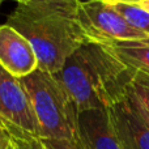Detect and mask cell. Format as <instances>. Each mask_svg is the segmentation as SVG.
Listing matches in <instances>:
<instances>
[{
    "mask_svg": "<svg viewBox=\"0 0 149 149\" xmlns=\"http://www.w3.org/2000/svg\"><path fill=\"white\" fill-rule=\"evenodd\" d=\"M135 72L107 46L85 42L55 76L82 113L110 107L127 93Z\"/></svg>",
    "mask_w": 149,
    "mask_h": 149,
    "instance_id": "cell-1",
    "label": "cell"
},
{
    "mask_svg": "<svg viewBox=\"0 0 149 149\" xmlns=\"http://www.w3.org/2000/svg\"><path fill=\"white\" fill-rule=\"evenodd\" d=\"M0 149H13L12 136L1 127H0Z\"/></svg>",
    "mask_w": 149,
    "mask_h": 149,
    "instance_id": "cell-15",
    "label": "cell"
},
{
    "mask_svg": "<svg viewBox=\"0 0 149 149\" xmlns=\"http://www.w3.org/2000/svg\"><path fill=\"white\" fill-rule=\"evenodd\" d=\"M127 93L149 120V74L136 71Z\"/></svg>",
    "mask_w": 149,
    "mask_h": 149,
    "instance_id": "cell-11",
    "label": "cell"
},
{
    "mask_svg": "<svg viewBox=\"0 0 149 149\" xmlns=\"http://www.w3.org/2000/svg\"><path fill=\"white\" fill-rule=\"evenodd\" d=\"M0 118L12 136L39 137L38 124L28 94L18 79L0 65Z\"/></svg>",
    "mask_w": 149,
    "mask_h": 149,
    "instance_id": "cell-5",
    "label": "cell"
},
{
    "mask_svg": "<svg viewBox=\"0 0 149 149\" xmlns=\"http://www.w3.org/2000/svg\"><path fill=\"white\" fill-rule=\"evenodd\" d=\"M107 47L130 68L149 74V37L116 42Z\"/></svg>",
    "mask_w": 149,
    "mask_h": 149,
    "instance_id": "cell-9",
    "label": "cell"
},
{
    "mask_svg": "<svg viewBox=\"0 0 149 149\" xmlns=\"http://www.w3.org/2000/svg\"><path fill=\"white\" fill-rule=\"evenodd\" d=\"M17 4H31V3H58V4H71V5H79L81 1L85 0H12Z\"/></svg>",
    "mask_w": 149,
    "mask_h": 149,
    "instance_id": "cell-14",
    "label": "cell"
},
{
    "mask_svg": "<svg viewBox=\"0 0 149 149\" xmlns=\"http://www.w3.org/2000/svg\"><path fill=\"white\" fill-rule=\"evenodd\" d=\"M141 7H144L145 9H148V10H149V0H148V1H145L144 4H141Z\"/></svg>",
    "mask_w": 149,
    "mask_h": 149,
    "instance_id": "cell-18",
    "label": "cell"
},
{
    "mask_svg": "<svg viewBox=\"0 0 149 149\" xmlns=\"http://www.w3.org/2000/svg\"><path fill=\"white\" fill-rule=\"evenodd\" d=\"M42 140H77V111L67 89L55 74L37 70L20 79Z\"/></svg>",
    "mask_w": 149,
    "mask_h": 149,
    "instance_id": "cell-3",
    "label": "cell"
},
{
    "mask_svg": "<svg viewBox=\"0 0 149 149\" xmlns=\"http://www.w3.org/2000/svg\"><path fill=\"white\" fill-rule=\"evenodd\" d=\"M3 1H4V0H0V7H1V4H3Z\"/></svg>",
    "mask_w": 149,
    "mask_h": 149,
    "instance_id": "cell-19",
    "label": "cell"
},
{
    "mask_svg": "<svg viewBox=\"0 0 149 149\" xmlns=\"http://www.w3.org/2000/svg\"><path fill=\"white\" fill-rule=\"evenodd\" d=\"M46 149H84L77 140H42Z\"/></svg>",
    "mask_w": 149,
    "mask_h": 149,
    "instance_id": "cell-13",
    "label": "cell"
},
{
    "mask_svg": "<svg viewBox=\"0 0 149 149\" xmlns=\"http://www.w3.org/2000/svg\"><path fill=\"white\" fill-rule=\"evenodd\" d=\"M123 149H149V120L128 93L106 109Z\"/></svg>",
    "mask_w": 149,
    "mask_h": 149,
    "instance_id": "cell-6",
    "label": "cell"
},
{
    "mask_svg": "<svg viewBox=\"0 0 149 149\" xmlns=\"http://www.w3.org/2000/svg\"><path fill=\"white\" fill-rule=\"evenodd\" d=\"M76 8L58 3L17 4L5 24L28 39L39 70L56 74L68 58L88 42L76 21Z\"/></svg>",
    "mask_w": 149,
    "mask_h": 149,
    "instance_id": "cell-2",
    "label": "cell"
},
{
    "mask_svg": "<svg viewBox=\"0 0 149 149\" xmlns=\"http://www.w3.org/2000/svg\"><path fill=\"white\" fill-rule=\"evenodd\" d=\"M76 21L88 42L113 45L122 41L148 38L134 29L106 0H85L76 8Z\"/></svg>",
    "mask_w": 149,
    "mask_h": 149,
    "instance_id": "cell-4",
    "label": "cell"
},
{
    "mask_svg": "<svg viewBox=\"0 0 149 149\" xmlns=\"http://www.w3.org/2000/svg\"><path fill=\"white\" fill-rule=\"evenodd\" d=\"M0 65L16 79L38 70V60L28 39L12 26L0 25Z\"/></svg>",
    "mask_w": 149,
    "mask_h": 149,
    "instance_id": "cell-7",
    "label": "cell"
},
{
    "mask_svg": "<svg viewBox=\"0 0 149 149\" xmlns=\"http://www.w3.org/2000/svg\"><path fill=\"white\" fill-rule=\"evenodd\" d=\"M0 127H1V128H4V130H5V131H7V132H8V127H7V124H5V122H4V120H3V119H1V118H0Z\"/></svg>",
    "mask_w": 149,
    "mask_h": 149,
    "instance_id": "cell-17",
    "label": "cell"
},
{
    "mask_svg": "<svg viewBox=\"0 0 149 149\" xmlns=\"http://www.w3.org/2000/svg\"><path fill=\"white\" fill-rule=\"evenodd\" d=\"M12 143H13V149H46L39 137L12 136Z\"/></svg>",
    "mask_w": 149,
    "mask_h": 149,
    "instance_id": "cell-12",
    "label": "cell"
},
{
    "mask_svg": "<svg viewBox=\"0 0 149 149\" xmlns=\"http://www.w3.org/2000/svg\"><path fill=\"white\" fill-rule=\"evenodd\" d=\"M107 1V0H106ZM134 29L149 37V10L141 5L107 1Z\"/></svg>",
    "mask_w": 149,
    "mask_h": 149,
    "instance_id": "cell-10",
    "label": "cell"
},
{
    "mask_svg": "<svg viewBox=\"0 0 149 149\" xmlns=\"http://www.w3.org/2000/svg\"><path fill=\"white\" fill-rule=\"evenodd\" d=\"M77 139L84 149H123L113 130L106 109L79 113Z\"/></svg>",
    "mask_w": 149,
    "mask_h": 149,
    "instance_id": "cell-8",
    "label": "cell"
},
{
    "mask_svg": "<svg viewBox=\"0 0 149 149\" xmlns=\"http://www.w3.org/2000/svg\"><path fill=\"white\" fill-rule=\"evenodd\" d=\"M107 1L113 3H123V4H135V5H141L148 0H107Z\"/></svg>",
    "mask_w": 149,
    "mask_h": 149,
    "instance_id": "cell-16",
    "label": "cell"
}]
</instances>
